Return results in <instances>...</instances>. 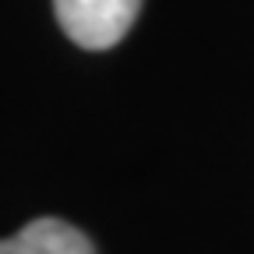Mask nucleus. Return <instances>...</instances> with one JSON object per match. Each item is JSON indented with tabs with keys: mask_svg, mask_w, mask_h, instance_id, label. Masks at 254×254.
I'll list each match as a JSON object with an SVG mask.
<instances>
[{
	"mask_svg": "<svg viewBox=\"0 0 254 254\" xmlns=\"http://www.w3.org/2000/svg\"><path fill=\"white\" fill-rule=\"evenodd\" d=\"M141 0H53L57 21L85 50L117 46L134 25Z\"/></svg>",
	"mask_w": 254,
	"mask_h": 254,
	"instance_id": "f257e3e1",
	"label": "nucleus"
},
{
	"mask_svg": "<svg viewBox=\"0 0 254 254\" xmlns=\"http://www.w3.org/2000/svg\"><path fill=\"white\" fill-rule=\"evenodd\" d=\"M0 254H95L92 240L64 219H32L14 237L0 240Z\"/></svg>",
	"mask_w": 254,
	"mask_h": 254,
	"instance_id": "f03ea898",
	"label": "nucleus"
}]
</instances>
